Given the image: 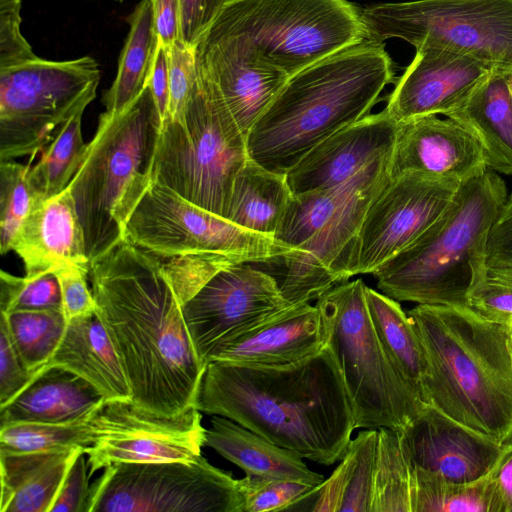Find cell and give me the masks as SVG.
<instances>
[{
  "label": "cell",
  "instance_id": "obj_1",
  "mask_svg": "<svg viewBox=\"0 0 512 512\" xmlns=\"http://www.w3.org/2000/svg\"><path fill=\"white\" fill-rule=\"evenodd\" d=\"M89 276L133 405L158 416L195 408L206 365L162 258L122 240L90 265Z\"/></svg>",
  "mask_w": 512,
  "mask_h": 512
},
{
  "label": "cell",
  "instance_id": "obj_2",
  "mask_svg": "<svg viewBox=\"0 0 512 512\" xmlns=\"http://www.w3.org/2000/svg\"><path fill=\"white\" fill-rule=\"evenodd\" d=\"M195 408L327 466L344 457L355 429L340 371L326 346L280 366L209 362Z\"/></svg>",
  "mask_w": 512,
  "mask_h": 512
},
{
  "label": "cell",
  "instance_id": "obj_3",
  "mask_svg": "<svg viewBox=\"0 0 512 512\" xmlns=\"http://www.w3.org/2000/svg\"><path fill=\"white\" fill-rule=\"evenodd\" d=\"M393 80L384 43L368 39L296 72L249 131L248 157L286 174L319 143L370 114Z\"/></svg>",
  "mask_w": 512,
  "mask_h": 512
},
{
  "label": "cell",
  "instance_id": "obj_4",
  "mask_svg": "<svg viewBox=\"0 0 512 512\" xmlns=\"http://www.w3.org/2000/svg\"><path fill=\"white\" fill-rule=\"evenodd\" d=\"M426 361L423 400L500 443L512 440V366L508 328L467 306L408 311Z\"/></svg>",
  "mask_w": 512,
  "mask_h": 512
},
{
  "label": "cell",
  "instance_id": "obj_5",
  "mask_svg": "<svg viewBox=\"0 0 512 512\" xmlns=\"http://www.w3.org/2000/svg\"><path fill=\"white\" fill-rule=\"evenodd\" d=\"M507 197L504 180L490 168L464 181L447 210L372 273L378 289L397 301L467 306L475 272L485 263L489 231Z\"/></svg>",
  "mask_w": 512,
  "mask_h": 512
},
{
  "label": "cell",
  "instance_id": "obj_6",
  "mask_svg": "<svg viewBox=\"0 0 512 512\" xmlns=\"http://www.w3.org/2000/svg\"><path fill=\"white\" fill-rule=\"evenodd\" d=\"M348 0H232L198 43L287 77L367 40Z\"/></svg>",
  "mask_w": 512,
  "mask_h": 512
},
{
  "label": "cell",
  "instance_id": "obj_7",
  "mask_svg": "<svg viewBox=\"0 0 512 512\" xmlns=\"http://www.w3.org/2000/svg\"><path fill=\"white\" fill-rule=\"evenodd\" d=\"M161 124L149 86L122 112L100 114L96 133L68 186L90 265L123 240L125 224L152 180Z\"/></svg>",
  "mask_w": 512,
  "mask_h": 512
},
{
  "label": "cell",
  "instance_id": "obj_8",
  "mask_svg": "<svg viewBox=\"0 0 512 512\" xmlns=\"http://www.w3.org/2000/svg\"><path fill=\"white\" fill-rule=\"evenodd\" d=\"M248 158L245 135L198 75L182 113L162 121L151 179L226 218L234 179Z\"/></svg>",
  "mask_w": 512,
  "mask_h": 512
},
{
  "label": "cell",
  "instance_id": "obj_9",
  "mask_svg": "<svg viewBox=\"0 0 512 512\" xmlns=\"http://www.w3.org/2000/svg\"><path fill=\"white\" fill-rule=\"evenodd\" d=\"M362 279L336 284L317 300L325 346L348 395L356 428L401 432L426 404L398 372L371 321Z\"/></svg>",
  "mask_w": 512,
  "mask_h": 512
},
{
  "label": "cell",
  "instance_id": "obj_10",
  "mask_svg": "<svg viewBox=\"0 0 512 512\" xmlns=\"http://www.w3.org/2000/svg\"><path fill=\"white\" fill-rule=\"evenodd\" d=\"M361 15L368 40L443 48L512 74V0L379 3Z\"/></svg>",
  "mask_w": 512,
  "mask_h": 512
},
{
  "label": "cell",
  "instance_id": "obj_11",
  "mask_svg": "<svg viewBox=\"0 0 512 512\" xmlns=\"http://www.w3.org/2000/svg\"><path fill=\"white\" fill-rule=\"evenodd\" d=\"M97 61L36 60L0 69V161L35 155L77 111L95 98Z\"/></svg>",
  "mask_w": 512,
  "mask_h": 512
},
{
  "label": "cell",
  "instance_id": "obj_12",
  "mask_svg": "<svg viewBox=\"0 0 512 512\" xmlns=\"http://www.w3.org/2000/svg\"><path fill=\"white\" fill-rule=\"evenodd\" d=\"M123 240L162 259L221 255L244 263H270L290 249L249 231L151 180L124 227Z\"/></svg>",
  "mask_w": 512,
  "mask_h": 512
},
{
  "label": "cell",
  "instance_id": "obj_13",
  "mask_svg": "<svg viewBox=\"0 0 512 512\" xmlns=\"http://www.w3.org/2000/svg\"><path fill=\"white\" fill-rule=\"evenodd\" d=\"M244 512L240 479L203 456L118 463L92 484L89 512Z\"/></svg>",
  "mask_w": 512,
  "mask_h": 512
},
{
  "label": "cell",
  "instance_id": "obj_14",
  "mask_svg": "<svg viewBox=\"0 0 512 512\" xmlns=\"http://www.w3.org/2000/svg\"><path fill=\"white\" fill-rule=\"evenodd\" d=\"M462 183L419 172L390 176L342 260L341 282L372 274L412 244L447 210Z\"/></svg>",
  "mask_w": 512,
  "mask_h": 512
},
{
  "label": "cell",
  "instance_id": "obj_15",
  "mask_svg": "<svg viewBox=\"0 0 512 512\" xmlns=\"http://www.w3.org/2000/svg\"><path fill=\"white\" fill-rule=\"evenodd\" d=\"M197 408L175 416H158L131 401L105 402L92 423L95 442L87 448L91 473L118 463L198 460L206 429Z\"/></svg>",
  "mask_w": 512,
  "mask_h": 512
},
{
  "label": "cell",
  "instance_id": "obj_16",
  "mask_svg": "<svg viewBox=\"0 0 512 512\" xmlns=\"http://www.w3.org/2000/svg\"><path fill=\"white\" fill-rule=\"evenodd\" d=\"M289 306L269 272L244 262L219 269L181 305L195 350L206 366L216 347Z\"/></svg>",
  "mask_w": 512,
  "mask_h": 512
},
{
  "label": "cell",
  "instance_id": "obj_17",
  "mask_svg": "<svg viewBox=\"0 0 512 512\" xmlns=\"http://www.w3.org/2000/svg\"><path fill=\"white\" fill-rule=\"evenodd\" d=\"M392 153L378 157L370 164L356 190L308 240L274 261L280 264H273L278 268L270 274L289 304L317 300L327 290L342 283V260L371 201L390 179Z\"/></svg>",
  "mask_w": 512,
  "mask_h": 512
},
{
  "label": "cell",
  "instance_id": "obj_18",
  "mask_svg": "<svg viewBox=\"0 0 512 512\" xmlns=\"http://www.w3.org/2000/svg\"><path fill=\"white\" fill-rule=\"evenodd\" d=\"M497 69L468 55L437 47L416 48L385 109L398 123L446 115Z\"/></svg>",
  "mask_w": 512,
  "mask_h": 512
},
{
  "label": "cell",
  "instance_id": "obj_19",
  "mask_svg": "<svg viewBox=\"0 0 512 512\" xmlns=\"http://www.w3.org/2000/svg\"><path fill=\"white\" fill-rule=\"evenodd\" d=\"M399 433L413 466L452 482H470L486 475L505 444L427 403Z\"/></svg>",
  "mask_w": 512,
  "mask_h": 512
},
{
  "label": "cell",
  "instance_id": "obj_20",
  "mask_svg": "<svg viewBox=\"0 0 512 512\" xmlns=\"http://www.w3.org/2000/svg\"><path fill=\"white\" fill-rule=\"evenodd\" d=\"M399 125L384 108L340 129L286 173L292 194L343 184L376 158L392 153Z\"/></svg>",
  "mask_w": 512,
  "mask_h": 512
},
{
  "label": "cell",
  "instance_id": "obj_21",
  "mask_svg": "<svg viewBox=\"0 0 512 512\" xmlns=\"http://www.w3.org/2000/svg\"><path fill=\"white\" fill-rule=\"evenodd\" d=\"M487 168L478 142L454 120L431 115L400 123L391 176L419 172L464 182Z\"/></svg>",
  "mask_w": 512,
  "mask_h": 512
},
{
  "label": "cell",
  "instance_id": "obj_22",
  "mask_svg": "<svg viewBox=\"0 0 512 512\" xmlns=\"http://www.w3.org/2000/svg\"><path fill=\"white\" fill-rule=\"evenodd\" d=\"M325 347L321 313L310 302L291 305L216 347L207 364L280 366L303 360Z\"/></svg>",
  "mask_w": 512,
  "mask_h": 512
},
{
  "label": "cell",
  "instance_id": "obj_23",
  "mask_svg": "<svg viewBox=\"0 0 512 512\" xmlns=\"http://www.w3.org/2000/svg\"><path fill=\"white\" fill-rule=\"evenodd\" d=\"M26 276L54 272L67 265L90 271L83 228L68 187L34 206L11 245Z\"/></svg>",
  "mask_w": 512,
  "mask_h": 512
},
{
  "label": "cell",
  "instance_id": "obj_24",
  "mask_svg": "<svg viewBox=\"0 0 512 512\" xmlns=\"http://www.w3.org/2000/svg\"><path fill=\"white\" fill-rule=\"evenodd\" d=\"M104 403L103 395L84 378L61 367H43L19 395L0 408V424L85 422Z\"/></svg>",
  "mask_w": 512,
  "mask_h": 512
},
{
  "label": "cell",
  "instance_id": "obj_25",
  "mask_svg": "<svg viewBox=\"0 0 512 512\" xmlns=\"http://www.w3.org/2000/svg\"><path fill=\"white\" fill-rule=\"evenodd\" d=\"M195 58L199 77L216 91L245 137L288 78L201 43L195 46Z\"/></svg>",
  "mask_w": 512,
  "mask_h": 512
},
{
  "label": "cell",
  "instance_id": "obj_26",
  "mask_svg": "<svg viewBox=\"0 0 512 512\" xmlns=\"http://www.w3.org/2000/svg\"><path fill=\"white\" fill-rule=\"evenodd\" d=\"M57 366L84 378L105 402L132 401V393L111 339L96 313L69 320L54 355Z\"/></svg>",
  "mask_w": 512,
  "mask_h": 512
},
{
  "label": "cell",
  "instance_id": "obj_27",
  "mask_svg": "<svg viewBox=\"0 0 512 512\" xmlns=\"http://www.w3.org/2000/svg\"><path fill=\"white\" fill-rule=\"evenodd\" d=\"M81 450L85 449L0 452V511L50 512L65 475Z\"/></svg>",
  "mask_w": 512,
  "mask_h": 512
},
{
  "label": "cell",
  "instance_id": "obj_28",
  "mask_svg": "<svg viewBox=\"0 0 512 512\" xmlns=\"http://www.w3.org/2000/svg\"><path fill=\"white\" fill-rule=\"evenodd\" d=\"M509 74L495 71L467 100L445 116L466 129L480 145L488 168L512 175V97Z\"/></svg>",
  "mask_w": 512,
  "mask_h": 512
},
{
  "label": "cell",
  "instance_id": "obj_29",
  "mask_svg": "<svg viewBox=\"0 0 512 512\" xmlns=\"http://www.w3.org/2000/svg\"><path fill=\"white\" fill-rule=\"evenodd\" d=\"M205 446L240 467L246 475L302 480L320 485L325 479L310 470L303 458L235 421L213 415Z\"/></svg>",
  "mask_w": 512,
  "mask_h": 512
},
{
  "label": "cell",
  "instance_id": "obj_30",
  "mask_svg": "<svg viewBox=\"0 0 512 512\" xmlns=\"http://www.w3.org/2000/svg\"><path fill=\"white\" fill-rule=\"evenodd\" d=\"M292 198L286 174L272 172L248 158L234 179L226 219L274 237Z\"/></svg>",
  "mask_w": 512,
  "mask_h": 512
},
{
  "label": "cell",
  "instance_id": "obj_31",
  "mask_svg": "<svg viewBox=\"0 0 512 512\" xmlns=\"http://www.w3.org/2000/svg\"><path fill=\"white\" fill-rule=\"evenodd\" d=\"M377 429L360 431L340 464L314 493L313 512H370Z\"/></svg>",
  "mask_w": 512,
  "mask_h": 512
},
{
  "label": "cell",
  "instance_id": "obj_32",
  "mask_svg": "<svg viewBox=\"0 0 512 512\" xmlns=\"http://www.w3.org/2000/svg\"><path fill=\"white\" fill-rule=\"evenodd\" d=\"M129 32L120 53L115 80L103 93L106 112L129 107L148 86L158 46L150 0H141L127 18Z\"/></svg>",
  "mask_w": 512,
  "mask_h": 512
},
{
  "label": "cell",
  "instance_id": "obj_33",
  "mask_svg": "<svg viewBox=\"0 0 512 512\" xmlns=\"http://www.w3.org/2000/svg\"><path fill=\"white\" fill-rule=\"evenodd\" d=\"M365 294L371 321L384 350L398 372L423 400L426 361L411 318L399 301L368 286Z\"/></svg>",
  "mask_w": 512,
  "mask_h": 512
},
{
  "label": "cell",
  "instance_id": "obj_34",
  "mask_svg": "<svg viewBox=\"0 0 512 512\" xmlns=\"http://www.w3.org/2000/svg\"><path fill=\"white\" fill-rule=\"evenodd\" d=\"M84 110L63 124L42 150L40 160L29 169L28 181L38 203L62 193L83 162L88 146L82 135Z\"/></svg>",
  "mask_w": 512,
  "mask_h": 512
},
{
  "label": "cell",
  "instance_id": "obj_35",
  "mask_svg": "<svg viewBox=\"0 0 512 512\" xmlns=\"http://www.w3.org/2000/svg\"><path fill=\"white\" fill-rule=\"evenodd\" d=\"M370 512H413L414 467L407 458L400 433L377 429Z\"/></svg>",
  "mask_w": 512,
  "mask_h": 512
},
{
  "label": "cell",
  "instance_id": "obj_36",
  "mask_svg": "<svg viewBox=\"0 0 512 512\" xmlns=\"http://www.w3.org/2000/svg\"><path fill=\"white\" fill-rule=\"evenodd\" d=\"M372 162L343 184L293 195L274 238L291 251L303 244L351 196Z\"/></svg>",
  "mask_w": 512,
  "mask_h": 512
},
{
  "label": "cell",
  "instance_id": "obj_37",
  "mask_svg": "<svg viewBox=\"0 0 512 512\" xmlns=\"http://www.w3.org/2000/svg\"><path fill=\"white\" fill-rule=\"evenodd\" d=\"M414 467L413 512H494L490 473L470 482H452Z\"/></svg>",
  "mask_w": 512,
  "mask_h": 512
},
{
  "label": "cell",
  "instance_id": "obj_38",
  "mask_svg": "<svg viewBox=\"0 0 512 512\" xmlns=\"http://www.w3.org/2000/svg\"><path fill=\"white\" fill-rule=\"evenodd\" d=\"M1 320L22 364L35 374L54 355L68 323L63 311L58 310L1 312Z\"/></svg>",
  "mask_w": 512,
  "mask_h": 512
},
{
  "label": "cell",
  "instance_id": "obj_39",
  "mask_svg": "<svg viewBox=\"0 0 512 512\" xmlns=\"http://www.w3.org/2000/svg\"><path fill=\"white\" fill-rule=\"evenodd\" d=\"M94 442L92 419L72 424L16 422L1 425L0 430V452H39L72 448L87 450Z\"/></svg>",
  "mask_w": 512,
  "mask_h": 512
},
{
  "label": "cell",
  "instance_id": "obj_40",
  "mask_svg": "<svg viewBox=\"0 0 512 512\" xmlns=\"http://www.w3.org/2000/svg\"><path fill=\"white\" fill-rule=\"evenodd\" d=\"M31 161H0V251H11L12 241L38 201L28 181Z\"/></svg>",
  "mask_w": 512,
  "mask_h": 512
},
{
  "label": "cell",
  "instance_id": "obj_41",
  "mask_svg": "<svg viewBox=\"0 0 512 512\" xmlns=\"http://www.w3.org/2000/svg\"><path fill=\"white\" fill-rule=\"evenodd\" d=\"M2 313L13 311H63L61 287L57 276L44 273L19 277L4 270L0 273Z\"/></svg>",
  "mask_w": 512,
  "mask_h": 512
},
{
  "label": "cell",
  "instance_id": "obj_42",
  "mask_svg": "<svg viewBox=\"0 0 512 512\" xmlns=\"http://www.w3.org/2000/svg\"><path fill=\"white\" fill-rule=\"evenodd\" d=\"M244 512L290 510L293 505L312 497L319 485L285 478L245 475L240 479Z\"/></svg>",
  "mask_w": 512,
  "mask_h": 512
},
{
  "label": "cell",
  "instance_id": "obj_43",
  "mask_svg": "<svg viewBox=\"0 0 512 512\" xmlns=\"http://www.w3.org/2000/svg\"><path fill=\"white\" fill-rule=\"evenodd\" d=\"M467 307L488 321L512 328V280L489 274L484 263L475 272Z\"/></svg>",
  "mask_w": 512,
  "mask_h": 512
},
{
  "label": "cell",
  "instance_id": "obj_44",
  "mask_svg": "<svg viewBox=\"0 0 512 512\" xmlns=\"http://www.w3.org/2000/svg\"><path fill=\"white\" fill-rule=\"evenodd\" d=\"M169 66V103L166 117L177 118L190 97L198 78L195 48L180 37L167 48Z\"/></svg>",
  "mask_w": 512,
  "mask_h": 512
},
{
  "label": "cell",
  "instance_id": "obj_45",
  "mask_svg": "<svg viewBox=\"0 0 512 512\" xmlns=\"http://www.w3.org/2000/svg\"><path fill=\"white\" fill-rule=\"evenodd\" d=\"M20 10L21 0H0V69L39 58L21 33Z\"/></svg>",
  "mask_w": 512,
  "mask_h": 512
},
{
  "label": "cell",
  "instance_id": "obj_46",
  "mask_svg": "<svg viewBox=\"0 0 512 512\" xmlns=\"http://www.w3.org/2000/svg\"><path fill=\"white\" fill-rule=\"evenodd\" d=\"M485 267L491 275L512 280V193L489 231Z\"/></svg>",
  "mask_w": 512,
  "mask_h": 512
},
{
  "label": "cell",
  "instance_id": "obj_47",
  "mask_svg": "<svg viewBox=\"0 0 512 512\" xmlns=\"http://www.w3.org/2000/svg\"><path fill=\"white\" fill-rule=\"evenodd\" d=\"M53 273L59 280L63 313L67 321L96 313V301L87 285L89 270L78 265H67Z\"/></svg>",
  "mask_w": 512,
  "mask_h": 512
},
{
  "label": "cell",
  "instance_id": "obj_48",
  "mask_svg": "<svg viewBox=\"0 0 512 512\" xmlns=\"http://www.w3.org/2000/svg\"><path fill=\"white\" fill-rule=\"evenodd\" d=\"M38 374V373H37ZM22 364L8 333L0 321V408L19 395L37 375Z\"/></svg>",
  "mask_w": 512,
  "mask_h": 512
},
{
  "label": "cell",
  "instance_id": "obj_49",
  "mask_svg": "<svg viewBox=\"0 0 512 512\" xmlns=\"http://www.w3.org/2000/svg\"><path fill=\"white\" fill-rule=\"evenodd\" d=\"M81 450L71 463L50 512H89L91 487L87 465Z\"/></svg>",
  "mask_w": 512,
  "mask_h": 512
},
{
  "label": "cell",
  "instance_id": "obj_50",
  "mask_svg": "<svg viewBox=\"0 0 512 512\" xmlns=\"http://www.w3.org/2000/svg\"><path fill=\"white\" fill-rule=\"evenodd\" d=\"M232 0H181L180 38L195 48L226 4Z\"/></svg>",
  "mask_w": 512,
  "mask_h": 512
},
{
  "label": "cell",
  "instance_id": "obj_51",
  "mask_svg": "<svg viewBox=\"0 0 512 512\" xmlns=\"http://www.w3.org/2000/svg\"><path fill=\"white\" fill-rule=\"evenodd\" d=\"M489 473L494 492V512H512V440L504 444Z\"/></svg>",
  "mask_w": 512,
  "mask_h": 512
},
{
  "label": "cell",
  "instance_id": "obj_52",
  "mask_svg": "<svg viewBox=\"0 0 512 512\" xmlns=\"http://www.w3.org/2000/svg\"><path fill=\"white\" fill-rule=\"evenodd\" d=\"M159 41L169 48L180 37L181 0H150Z\"/></svg>",
  "mask_w": 512,
  "mask_h": 512
},
{
  "label": "cell",
  "instance_id": "obj_53",
  "mask_svg": "<svg viewBox=\"0 0 512 512\" xmlns=\"http://www.w3.org/2000/svg\"><path fill=\"white\" fill-rule=\"evenodd\" d=\"M148 86L163 121L166 118L169 103V66L167 48L159 39Z\"/></svg>",
  "mask_w": 512,
  "mask_h": 512
},
{
  "label": "cell",
  "instance_id": "obj_54",
  "mask_svg": "<svg viewBox=\"0 0 512 512\" xmlns=\"http://www.w3.org/2000/svg\"><path fill=\"white\" fill-rule=\"evenodd\" d=\"M507 346L509 350L511 366H512V328L508 329Z\"/></svg>",
  "mask_w": 512,
  "mask_h": 512
},
{
  "label": "cell",
  "instance_id": "obj_55",
  "mask_svg": "<svg viewBox=\"0 0 512 512\" xmlns=\"http://www.w3.org/2000/svg\"><path fill=\"white\" fill-rule=\"evenodd\" d=\"M507 84H508V87H509V90H510V94H511V97H512V74H509L507 76Z\"/></svg>",
  "mask_w": 512,
  "mask_h": 512
},
{
  "label": "cell",
  "instance_id": "obj_56",
  "mask_svg": "<svg viewBox=\"0 0 512 512\" xmlns=\"http://www.w3.org/2000/svg\"><path fill=\"white\" fill-rule=\"evenodd\" d=\"M115 1H120V2H122V1H124V0H115Z\"/></svg>",
  "mask_w": 512,
  "mask_h": 512
}]
</instances>
